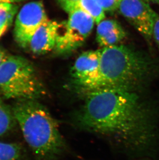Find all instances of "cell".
Instances as JSON below:
<instances>
[{
    "mask_svg": "<svg viewBox=\"0 0 159 160\" xmlns=\"http://www.w3.org/2000/svg\"><path fill=\"white\" fill-rule=\"evenodd\" d=\"M84 94V102L72 117L78 128L135 154H159V102L146 101L135 91L123 89H100Z\"/></svg>",
    "mask_w": 159,
    "mask_h": 160,
    "instance_id": "1",
    "label": "cell"
},
{
    "mask_svg": "<svg viewBox=\"0 0 159 160\" xmlns=\"http://www.w3.org/2000/svg\"><path fill=\"white\" fill-rule=\"evenodd\" d=\"M12 109L23 138L38 160H57L67 151L57 121L38 100L16 101Z\"/></svg>",
    "mask_w": 159,
    "mask_h": 160,
    "instance_id": "2",
    "label": "cell"
},
{
    "mask_svg": "<svg viewBox=\"0 0 159 160\" xmlns=\"http://www.w3.org/2000/svg\"><path fill=\"white\" fill-rule=\"evenodd\" d=\"M152 68L150 60L128 47H104L97 75L82 91L84 93L104 89L135 91L148 78Z\"/></svg>",
    "mask_w": 159,
    "mask_h": 160,
    "instance_id": "3",
    "label": "cell"
},
{
    "mask_svg": "<svg viewBox=\"0 0 159 160\" xmlns=\"http://www.w3.org/2000/svg\"><path fill=\"white\" fill-rule=\"evenodd\" d=\"M46 93L34 65L27 59L8 56L0 65V95L3 98L38 100Z\"/></svg>",
    "mask_w": 159,
    "mask_h": 160,
    "instance_id": "4",
    "label": "cell"
},
{
    "mask_svg": "<svg viewBox=\"0 0 159 160\" xmlns=\"http://www.w3.org/2000/svg\"><path fill=\"white\" fill-rule=\"evenodd\" d=\"M63 33H59L55 49L59 53H67L82 45L93 29L95 20L82 11L69 12Z\"/></svg>",
    "mask_w": 159,
    "mask_h": 160,
    "instance_id": "5",
    "label": "cell"
},
{
    "mask_svg": "<svg viewBox=\"0 0 159 160\" xmlns=\"http://www.w3.org/2000/svg\"><path fill=\"white\" fill-rule=\"evenodd\" d=\"M48 20L41 2H31L24 5L16 18L14 36L16 42L21 47H29L33 35Z\"/></svg>",
    "mask_w": 159,
    "mask_h": 160,
    "instance_id": "6",
    "label": "cell"
},
{
    "mask_svg": "<svg viewBox=\"0 0 159 160\" xmlns=\"http://www.w3.org/2000/svg\"><path fill=\"white\" fill-rule=\"evenodd\" d=\"M118 9L120 14L148 39L152 38L156 12L145 0H122Z\"/></svg>",
    "mask_w": 159,
    "mask_h": 160,
    "instance_id": "7",
    "label": "cell"
},
{
    "mask_svg": "<svg viewBox=\"0 0 159 160\" xmlns=\"http://www.w3.org/2000/svg\"><path fill=\"white\" fill-rule=\"evenodd\" d=\"M101 49L84 52L78 58L72 69V76L81 90L97 75L100 62Z\"/></svg>",
    "mask_w": 159,
    "mask_h": 160,
    "instance_id": "8",
    "label": "cell"
},
{
    "mask_svg": "<svg viewBox=\"0 0 159 160\" xmlns=\"http://www.w3.org/2000/svg\"><path fill=\"white\" fill-rule=\"evenodd\" d=\"M62 24L49 20L33 35L29 47L33 53L42 54L55 49Z\"/></svg>",
    "mask_w": 159,
    "mask_h": 160,
    "instance_id": "9",
    "label": "cell"
},
{
    "mask_svg": "<svg viewBox=\"0 0 159 160\" xmlns=\"http://www.w3.org/2000/svg\"><path fill=\"white\" fill-rule=\"evenodd\" d=\"M126 37V32L114 19H104L97 24V42L102 48L117 45Z\"/></svg>",
    "mask_w": 159,
    "mask_h": 160,
    "instance_id": "10",
    "label": "cell"
},
{
    "mask_svg": "<svg viewBox=\"0 0 159 160\" xmlns=\"http://www.w3.org/2000/svg\"><path fill=\"white\" fill-rule=\"evenodd\" d=\"M61 8L66 12L74 11H81L90 16L98 24L104 19L105 13L104 9L98 4L96 0H78L72 1L70 0H57Z\"/></svg>",
    "mask_w": 159,
    "mask_h": 160,
    "instance_id": "11",
    "label": "cell"
},
{
    "mask_svg": "<svg viewBox=\"0 0 159 160\" xmlns=\"http://www.w3.org/2000/svg\"><path fill=\"white\" fill-rule=\"evenodd\" d=\"M17 124L12 107L6 104L0 95V138L12 131Z\"/></svg>",
    "mask_w": 159,
    "mask_h": 160,
    "instance_id": "12",
    "label": "cell"
},
{
    "mask_svg": "<svg viewBox=\"0 0 159 160\" xmlns=\"http://www.w3.org/2000/svg\"><path fill=\"white\" fill-rule=\"evenodd\" d=\"M18 9L15 3H0V38L12 24Z\"/></svg>",
    "mask_w": 159,
    "mask_h": 160,
    "instance_id": "13",
    "label": "cell"
},
{
    "mask_svg": "<svg viewBox=\"0 0 159 160\" xmlns=\"http://www.w3.org/2000/svg\"><path fill=\"white\" fill-rule=\"evenodd\" d=\"M22 156L21 146L0 142V160H21Z\"/></svg>",
    "mask_w": 159,
    "mask_h": 160,
    "instance_id": "14",
    "label": "cell"
},
{
    "mask_svg": "<svg viewBox=\"0 0 159 160\" xmlns=\"http://www.w3.org/2000/svg\"><path fill=\"white\" fill-rule=\"evenodd\" d=\"M104 11L112 12L118 9L122 0H96Z\"/></svg>",
    "mask_w": 159,
    "mask_h": 160,
    "instance_id": "15",
    "label": "cell"
},
{
    "mask_svg": "<svg viewBox=\"0 0 159 160\" xmlns=\"http://www.w3.org/2000/svg\"><path fill=\"white\" fill-rule=\"evenodd\" d=\"M152 38L159 48V14H157L153 24Z\"/></svg>",
    "mask_w": 159,
    "mask_h": 160,
    "instance_id": "16",
    "label": "cell"
},
{
    "mask_svg": "<svg viewBox=\"0 0 159 160\" xmlns=\"http://www.w3.org/2000/svg\"><path fill=\"white\" fill-rule=\"evenodd\" d=\"M8 56L4 50L0 48V65L4 62V61L7 58Z\"/></svg>",
    "mask_w": 159,
    "mask_h": 160,
    "instance_id": "17",
    "label": "cell"
},
{
    "mask_svg": "<svg viewBox=\"0 0 159 160\" xmlns=\"http://www.w3.org/2000/svg\"><path fill=\"white\" fill-rule=\"evenodd\" d=\"M26 0H0V3H19L20 2L24 1Z\"/></svg>",
    "mask_w": 159,
    "mask_h": 160,
    "instance_id": "18",
    "label": "cell"
},
{
    "mask_svg": "<svg viewBox=\"0 0 159 160\" xmlns=\"http://www.w3.org/2000/svg\"><path fill=\"white\" fill-rule=\"evenodd\" d=\"M147 2H151V3H156L159 4V0H145Z\"/></svg>",
    "mask_w": 159,
    "mask_h": 160,
    "instance_id": "19",
    "label": "cell"
},
{
    "mask_svg": "<svg viewBox=\"0 0 159 160\" xmlns=\"http://www.w3.org/2000/svg\"><path fill=\"white\" fill-rule=\"evenodd\" d=\"M70 1H78V0H70Z\"/></svg>",
    "mask_w": 159,
    "mask_h": 160,
    "instance_id": "20",
    "label": "cell"
},
{
    "mask_svg": "<svg viewBox=\"0 0 159 160\" xmlns=\"http://www.w3.org/2000/svg\"><path fill=\"white\" fill-rule=\"evenodd\" d=\"M150 160V159H149V160Z\"/></svg>",
    "mask_w": 159,
    "mask_h": 160,
    "instance_id": "21",
    "label": "cell"
}]
</instances>
